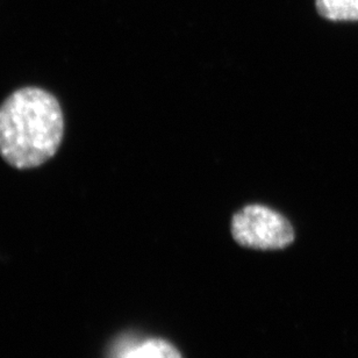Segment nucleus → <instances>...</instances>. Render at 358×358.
Instances as JSON below:
<instances>
[{
	"instance_id": "f257e3e1",
	"label": "nucleus",
	"mask_w": 358,
	"mask_h": 358,
	"mask_svg": "<svg viewBox=\"0 0 358 358\" xmlns=\"http://www.w3.org/2000/svg\"><path fill=\"white\" fill-rule=\"evenodd\" d=\"M63 131L59 101L45 90H17L0 106V155L17 169L36 168L52 159Z\"/></svg>"
},
{
	"instance_id": "f03ea898",
	"label": "nucleus",
	"mask_w": 358,
	"mask_h": 358,
	"mask_svg": "<svg viewBox=\"0 0 358 358\" xmlns=\"http://www.w3.org/2000/svg\"><path fill=\"white\" fill-rule=\"evenodd\" d=\"M231 235L242 247L279 250L292 245V224L284 215L263 205H248L231 219Z\"/></svg>"
},
{
	"instance_id": "7ed1b4c3",
	"label": "nucleus",
	"mask_w": 358,
	"mask_h": 358,
	"mask_svg": "<svg viewBox=\"0 0 358 358\" xmlns=\"http://www.w3.org/2000/svg\"><path fill=\"white\" fill-rule=\"evenodd\" d=\"M317 13L331 21H358V0H315Z\"/></svg>"
},
{
	"instance_id": "20e7f679",
	"label": "nucleus",
	"mask_w": 358,
	"mask_h": 358,
	"mask_svg": "<svg viewBox=\"0 0 358 358\" xmlns=\"http://www.w3.org/2000/svg\"><path fill=\"white\" fill-rule=\"evenodd\" d=\"M124 358H182L175 345L162 338H152L128 350Z\"/></svg>"
}]
</instances>
